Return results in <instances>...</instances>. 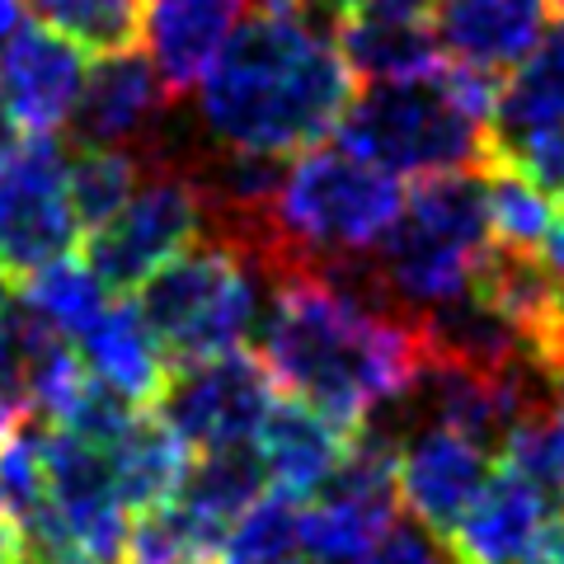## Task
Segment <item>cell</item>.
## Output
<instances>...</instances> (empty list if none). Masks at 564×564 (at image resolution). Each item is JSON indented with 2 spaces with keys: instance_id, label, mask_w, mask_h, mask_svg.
Here are the masks:
<instances>
[{
  "instance_id": "52a82bcc",
  "label": "cell",
  "mask_w": 564,
  "mask_h": 564,
  "mask_svg": "<svg viewBox=\"0 0 564 564\" xmlns=\"http://www.w3.org/2000/svg\"><path fill=\"white\" fill-rule=\"evenodd\" d=\"M207 236L212 221L198 174H193V155L161 147L128 207L85 236V263L99 273L109 292H137L170 259H180Z\"/></svg>"
},
{
  "instance_id": "f546056e",
  "label": "cell",
  "mask_w": 564,
  "mask_h": 564,
  "mask_svg": "<svg viewBox=\"0 0 564 564\" xmlns=\"http://www.w3.org/2000/svg\"><path fill=\"white\" fill-rule=\"evenodd\" d=\"M536 259L545 263V273H551L560 288H564V212H555V221H551V231H545Z\"/></svg>"
},
{
  "instance_id": "ba28073f",
  "label": "cell",
  "mask_w": 564,
  "mask_h": 564,
  "mask_svg": "<svg viewBox=\"0 0 564 564\" xmlns=\"http://www.w3.org/2000/svg\"><path fill=\"white\" fill-rule=\"evenodd\" d=\"M273 404H278V381L269 377L263 358L236 348L174 367L161 400L151 404V414L203 456L221 447H254Z\"/></svg>"
},
{
  "instance_id": "277c9868",
  "label": "cell",
  "mask_w": 564,
  "mask_h": 564,
  "mask_svg": "<svg viewBox=\"0 0 564 564\" xmlns=\"http://www.w3.org/2000/svg\"><path fill=\"white\" fill-rule=\"evenodd\" d=\"M499 80L443 62L429 76L377 80L352 95L334 141L395 180H429L494 161Z\"/></svg>"
},
{
  "instance_id": "30bf717a",
  "label": "cell",
  "mask_w": 564,
  "mask_h": 564,
  "mask_svg": "<svg viewBox=\"0 0 564 564\" xmlns=\"http://www.w3.org/2000/svg\"><path fill=\"white\" fill-rule=\"evenodd\" d=\"M489 475H494V456L456 429H447V423L423 419L414 433L400 437V456H395L400 503L410 508L419 527H429L437 536L456 532V522L466 518V508L475 503V494L485 489Z\"/></svg>"
},
{
  "instance_id": "484cf974",
  "label": "cell",
  "mask_w": 564,
  "mask_h": 564,
  "mask_svg": "<svg viewBox=\"0 0 564 564\" xmlns=\"http://www.w3.org/2000/svg\"><path fill=\"white\" fill-rule=\"evenodd\" d=\"M193 555H198V545H193L174 503L137 513V522L128 527V545H122V564H184Z\"/></svg>"
},
{
  "instance_id": "d4e9b609",
  "label": "cell",
  "mask_w": 564,
  "mask_h": 564,
  "mask_svg": "<svg viewBox=\"0 0 564 564\" xmlns=\"http://www.w3.org/2000/svg\"><path fill=\"white\" fill-rule=\"evenodd\" d=\"M296 551H302V503L269 489L226 532L221 560L226 564H282V560H296Z\"/></svg>"
},
{
  "instance_id": "1f68e13d",
  "label": "cell",
  "mask_w": 564,
  "mask_h": 564,
  "mask_svg": "<svg viewBox=\"0 0 564 564\" xmlns=\"http://www.w3.org/2000/svg\"><path fill=\"white\" fill-rule=\"evenodd\" d=\"M14 147H20V122H14V113L6 109V99H0V155H10Z\"/></svg>"
},
{
  "instance_id": "ac0fdd59",
  "label": "cell",
  "mask_w": 564,
  "mask_h": 564,
  "mask_svg": "<svg viewBox=\"0 0 564 564\" xmlns=\"http://www.w3.org/2000/svg\"><path fill=\"white\" fill-rule=\"evenodd\" d=\"M76 348L85 367H90V377L99 386H109V391H118L122 400H132L137 410L161 400L165 381L174 372L137 302H109V311L90 325V334Z\"/></svg>"
},
{
  "instance_id": "9a60e30c",
  "label": "cell",
  "mask_w": 564,
  "mask_h": 564,
  "mask_svg": "<svg viewBox=\"0 0 564 564\" xmlns=\"http://www.w3.org/2000/svg\"><path fill=\"white\" fill-rule=\"evenodd\" d=\"M551 513L555 503L527 475L499 466L447 541L462 564H522Z\"/></svg>"
},
{
  "instance_id": "9c48e42d",
  "label": "cell",
  "mask_w": 564,
  "mask_h": 564,
  "mask_svg": "<svg viewBox=\"0 0 564 564\" xmlns=\"http://www.w3.org/2000/svg\"><path fill=\"white\" fill-rule=\"evenodd\" d=\"M80 221L66 193V151L57 137H24L0 155V278L20 282L47 259L70 254Z\"/></svg>"
},
{
  "instance_id": "cb8c5ba5",
  "label": "cell",
  "mask_w": 564,
  "mask_h": 564,
  "mask_svg": "<svg viewBox=\"0 0 564 564\" xmlns=\"http://www.w3.org/2000/svg\"><path fill=\"white\" fill-rule=\"evenodd\" d=\"M33 20L85 52H128L141 39V0H29Z\"/></svg>"
},
{
  "instance_id": "4fadbf2b",
  "label": "cell",
  "mask_w": 564,
  "mask_h": 564,
  "mask_svg": "<svg viewBox=\"0 0 564 564\" xmlns=\"http://www.w3.org/2000/svg\"><path fill=\"white\" fill-rule=\"evenodd\" d=\"M551 20V0H443L437 47L452 66L499 80L532 57V47L545 39Z\"/></svg>"
},
{
  "instance_id": "8fae6325",
  "label": "cell",
  "mask_w": 564,
  "mask_h": 564,
  "mask_svg": "<svg viewBox=\"0 0 564 564\" xmlns=\"http://www.w3.org/2000/svg\"><path fill=\"white\" fill-rule=\"evenodd\" d=\"M170 104L174 99L147 52H109L85 76V95L70 128H76L80 147H122L155 155L165 141Z\"/></svg>"
},
{
  "instance_id": "d6986e66",
  "label": "cell",
  "mask_w": 564,
  "mask_h": 564,
  "mask_svg": "<svg viewBox=\"0 0 564 564\" xmlns=\"http://www.w3.org/2000/svg\"><path fill=\"white\" fill-rule=\"evenodd\" d=\"M104 456H109L113 489L128 503V513H147V508L170 503L193 470V447L180 433H170L155 414H137L132 429L113 447H104Z\"/></svg>"
},
{
  "instance_id": "7402d4cb",
  "label": "cell",
  "mask_w": 564,
  "mask_h": 564,
  "mask_svg": "<svg viewBox=\"0 0 564 564\" xmlns=\"http://www.w3.org/2000/svg\"><path fill=\"white\" fill-rule=\"evenodd\" d=\"M155 155L147 151H122V147H76L66 155V193L70 212L80 221V236L99 231L104 221H113L137 184L147 180Z\"/></svg>"
},
{
  "instance_id": "e575fe53",
  "label": "cell",
  "mask_w": 564,
  "mask_h": 564,
  "mask_svg": "<svg viewBox=\"0 0 564 564\" xmlns=\"http://www.w3.org/2000/svg\"><path fill=\"white\" fill-rule=\"evenodd\" d=\"M282 564H311V560H282Z\"/></svg>"
},
{
  "instance_id": "603a6c76",
  "label": "cell",
  "mask_w": 564,
  "mask_h": 564,
  "mask_svg": "<svg viewBox=\"0 0 564 564\" xmlns=\"http://www.w3.org/2000/svg\"><path fill=\"white\" fill-rule=\"evenodd\" d=\"M480 184H485V212H489V236H494V245H503V250H522V254H536L545 231H551V221H555L551 193L527 180L522 170L503 165V161H489L480 170Z\"/></svg>"
},
{
  "instance_id": "836d02e7",
  "label": "cell",
  "mask_w": 564,
  "mask_h": 564,
  "mask_svg": "<svg viewBox=\"0 0 564 564\" xmlns=\"http://www.w3.org/2000/svg\"><path fill=\"white\" fill-rule=\"evenodd\" d=\"M184 564H226L221 555H193V560H184Z\"/></svg>"
},
{
  "instance_id": "83f0119b",
  "label": "cell",
  "mask_w": 564,
  "mask_h": 564,
  "mask_svg": "<svg viewBox=\"0 0 564 564\" xmlns=\"http://www.w3.org/2000/svg\"><path fill=\"white\" fill-rule=\"evenodd\" d=\"M29 419V400H24V381H20V362L10 348V329L0 339V443Z\"/></svg>"
},
{
  "instance_id": "e0dca14e",
  "label": "cell",
  "mask_w": 564,
  "mask_h": 564,
  "mask_svg": "<svg viewBox=\"0 0 564 564\" xmlns=\"http://www.w3.org/2000/svg\"><path fill=\"white\" fill-rule=\"evenodd\" d=\"M269 489V475L254 447H221V452H203L193 462L184 489L174 494V508L188 527L198 555H221L226 532L236 527V518L250 508L259 494Z\"/></svg>"
},
{
  "instance_id": "4316f807",
  "label": "cell",
  "mask_w": 564,
  "mask_h": 564,
  "mask_svg": "<svg viewBox=\"0 0 564 564\" xmlns=\"http://www.w3.org/2000/svg\"><path fill=\"white\" fill-rule=\"evenodd\" d=\"M362 564H462V555L452 551L447 536L429 532L419 522H395L391 532L377 541V551Z\"/></svg>"
},
{
  "instance_id": "f1b7e54d",
  "label": "cell",
  "mask_w": 564,
  "mask_h": 564,
  "mask_svg": "<svg viewBox=\"0 0 564 564\" xmlns=\"http://www.w3.org/2000/svg\"><path fill=\"white\" fill-rule=\"evenodd\" d=\"M522 564H564V508H560L555 518H545L541 536H536L532 551H527Z\"/></svg>"
},
{
  "instance_id": "7c38bea8",
  "label": "cell",
  "mask_w": 564,
  "mask_h": 564,
  "mask_svg": "<svg viewBox=\"0 0 564 564\" xmlns=\"http://www.w3.org/2000/svg\"><path fill=\"white\" fill-rule=\"evenodd\" d=\"M85 76H90L85 47L47 24H24L0 47V99L29 137H57V128H70Z\"/></svg>"
},
{
  "instance_id": "d6a6232c",
  "label": "cell",
  "mask_w": 564,
  "mask_h": 564,
  "mask_svg": "<svg viewBox=\"0 0 564 564\" xmlns=\"http://www.w3.org/2000/svg\"><path fill=\"white\" fill-rule=\"evenodd\" d=\"M10 321H14V292H10V278H0V339H6Z\"/></svg>"
},
{
  "instance_id": "7a4b0ae2",
  "label": "cell",
  "mask_w": 564,
  "mask_h": 564,
  "mask_svg": "<svg viewBox=\"0 0 564 564\" xmlns=\"http://www.w3.org/2000/svg\"><path fill=\"white\" fill-rule=\"evenodd\" d=\"M352 95L358 76L321 14L263 0L198 80V128L207 151L292 161L334 137Z\"/></svg>"
},
{
  "instance_id": "2e32d148",
  "label": "cell",
  "mask_w": 564,
  "mask_h": 564,
  "mask_svg": "<svg viewBox=\"0 0 564 564\" xmlns=\"http://www.w3.org/2000/svg\"><path fill=\"white\" fill-rule=\"evenodd\" d=\"M348 429H339L321 410H311L302 400H278L273 414L263 419V429L254 437V452L269 475V489L288 494V499H315L334 470L344 466L348 452Z\"/></svg>"
},
{
  "instance_id": "8992f818",
  "label": "cell",
  "mask_w": 564,
  "mask_h": 564,
  "mask_svg": "<svg viewBox=\"0 0 564 564\" xmlns=\"http://www.w3.org/2000/svg\"><path fill=\"white\" fill-rule=\"evenodd\" d=\"M269 278L236 240L207 236L137 288V306L170 367L236 352L263 321L259 282Z\"/></svg>"
},
{
  "instance_id": "5bb4252c",
  "label": "cell",
  "mask_w": 564,
  "mask_h": 564,
  "mask_svg": "<svg viewBox=\"0 0 564 564\" xmlns=\"http://www.w3.org/2000/svg\"><path fill=\"white\" fill-rule=\"evenodd\" d=\"M254 0H141V43L170 99L198 90Z\"/></svg>"
},
{
  "instance_id": "d590c367",
  "label": "cell",
  "mask_w": 564,
  "mask_h": 564,
  "mask_svg": "<svg viewBox=\"0 0 564 564\" xmlns=\"http://www.w3.org/2000/svg\"><path fill=\"white\" fill-rule=\"evenodd\" d=\"M551 6H560V14H564V0H551Z\"/></svg>"
},
{
  "instance_id": "6da1fadb",
  "label": "cell",
  "mask_w": 564,
  "mask_h": 564,
  "mask_svg": "<svg viewBox=\"0 0 564 564\" xmlns=\"http://www.w3.org/2000/svg\"><path fill=\"white\" fill-rule=\"evenodd\" d=\"M259 358L292 400L348 433L410 404L433 362L419 321L386 306L367 278L315 269L273 278Z\"/></svg>"
},
{
  "instance_id": "5b68a950",
  "label": "cell",
  "mask_w": 564,
  "mask_h": 564,
  "mask_svg": "<svg viewBox=\"0 0 564 564\" xmlns=\"http://www.w3.org/2000/svg\"><path fill=\"white\" fill-rule=\"evenodd\" d=\"M489 212L480 170H452L414 180L404 212L367 263V288L391 311L423 321L466 302L489 254Z\"/></svg>"
},
{
  "instance_id": "4dcf8cb0",
  "label": "cell",
  "mask_w": 564,
  "mask_h": 564,
  "mask_svg": "<svg viewBox=\"0 0 564 564\" xmlns=\"http://www.w3.org/2000/svg\"><path fill=\"white\" fill-rule=\"evenodd\" d=\"M24 6H29V0H0V47H6L14 33L24 29Z\"/></svg>"
},
{
  "instance_id": "44dd1931",
  "label": "cell",
  "mask_w": 564,
  "mask_h": 564,
  "mask_svg": "<svg viewBox=\"0 0 564 564\" xmlns=\"http://www.w3.org/2000/svg\"><path fill=\"white\" fill-rule=\"evenodd\" d=\"M551 118H564V14H555L545 39L532 47L518 70H508L499 85V109H494V147L522 132L541 128Z\"/></svg>"
},
{
  "instance_id": "ffe728a7",
  "label": "cell",
  "mask_w": 564,
  "mask_h": 564,
  "mask_svg": "<svg viewBox=\"0 0 564 564\" xmlns=\"http://www.w3.org/2000/svg\"><path fill=\"white\" fill-rule=\"evenodd\" d=\"M20 311L29 321H39L43 329L80 344L90 334V325L109 311V288L85 263V254H57L43 269L20 278Z\"/></svg>"
},
{
  "instance_id": "3957f363",
  "label": "cell",
  "mask_w": 564,
  "mask_h": 564,
  "mask_svg": "<svg viewBox=\"0 0 564 564\" xmlns=\"http://www.w3.org/2000/svg\"><path fill=\"white\" fill-rule=\"evenodd\" d=\"M404 212V188L395 174L367 165L339 141H321L282 165L273 207L263 212L245 254L269 282L292 269L367 278L386 236Z\"/></svg>"
}]
</instances>
